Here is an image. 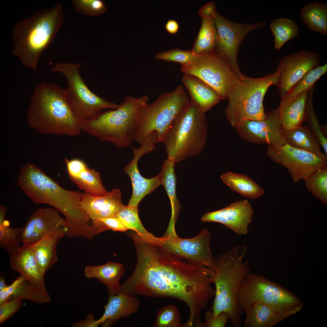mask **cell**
Segmentation results:
<instances>
[{
  "mask_svg": "<svg viewBox=\"0 0 327 327\" xmlns=\"http://www.w3.org/2000/svg\"><path fill=\"white\" fill-rule=\"evenodd\" d=\"M135 269L120 285V292L134 296L171 298L185 302L190 315H200L213 296V271L168 252L151 239L139 236L133 241Z\"/></svg>",
  "mask_w": 327,
  "mask_h": 327,
  "instance_id": "cell-1",
  "label": "cell"
},
{
  "mask_svg": "<svg viewBox=\"0 0 327 327\" xmlns=\"http://www.w3.org/2000/svg\"><path fill=\"white\" fill-rule=\"evenodd\" d=\"M17 185L35 204L49 205L64 215L68 236H80L89 229L90 219L81 207L83 193L80 191L62 188L31 162L21 168Z\"/></svg>",
  "mask_w": 327,
  "mask_h": 327,
  "instance_id": "cell-2",
  "label": "cell"
},
{
  "mask_svg": "<svg viewBox=\"0 0 327 327\" xmlns=\"http://www.w3.org/2000/svg\"><path fill=\"white\" fill-rule=\"evenodd\" d=\"M27 117L28 126L43 134L74 136L82 130L65 89L54 83H43L36 87Z\"/></svg>",
  "mask_w": 327,
  "mask_h": 327,
  "instance_id": "cell-3",
  "label": "cell"
},
{
  "mask_svg": "<svg viewBox=\"0 0 327 327\" xmlns=\"http://www.w3.org/2000/svg\"><path fill=\"white\" fill-rule=\"evenodd\" d=\"M64 20L58 4L15 23L12 31V54L22 65L36 70L41 53L53 41Z\"/></svg>",
  "mask_w": 327,
  "mask_h": 327,
  "instance_id": "cell-4",
  "label": "cell"
},
{
  "mask_svg": "<svg viewBox=\"0 0 327 327\" xmlns=\"http://www.w3.org/2000/svg\"><path fill=\"white\" fill-rule=\"evenodd\" d=\"M246 253L245 246H237L214 259L213 283L216 289L211 310L215 316L221 312H227L234 327L242 326L243 312L238 304V293L243 279L251 272L248 260L243 259Z\"/></svg>",
  "mask_w": 327,
  "mask_h": 327,
  "instance_id": "cell-5",
  "label": "cell"
},
{
  "mask_svg": "<svg viewBox=\"0 0 327 327\" xmlns=\"http://www.w3.org/2000/svg\"><path fill=\"white\" fill-rule=\"evenodd\" d=\"M149 100L147 95L137 98L129 95L118 108L107 110L94 119L82 124L81 130L101 143L110 142L119 148L129 147L135 140L137 111Z\"/></svg>",
  "mask_w": 327,
  "mask_h": 327,
  "instance_id": "cell-6",
  "label": "cell"
},
{
  "mask_svg": "<svg viewBox=\"0 0 327 327\" xmlns=\"http://www.w3.org/2000/svg\"><path fill=\"white\" fill-rule=\"evenodd\" d=\"M205 113L190 101L162 141L167 159L179 162L201 152L206 140L208 127Z\"/></svg>",
  "mask_w": 327,
  "mask_h": 327,
  "instance_id": "cell-7",
  "label": "cell"
},
{
  "mask_svg": "<svg viewBox=\"0 0 327 327\" xmlns=\"http://www.w3.org/2000/svg\"><path fill=\"white\" fill-rule=\"evenodd\" d=\"M190 99L181 85L160 95L155 101L147 103L137 111L135 141L142 144L152 132H156L158 143L162 142L169 128L188 106Z\"/></svg>",
  "mask_w": 327,
  "mask_h": 327,
  "instance_id": "cell-8",
  "label": "cell"
},
{
  "mask_svg": "<svg viewBox=\"0 0 327 327\" xmlns=\"http://www.w3.org/2000/svg\"><path fill=\"white\" fill-rule=\"evenodd\" d=\"M279 81L276 71L258 78L246 76L228 98L225 114L231 126L236 127L247 120H264L266 117L263 103L264 96L268 88L272 85L277 87Z\"/></svg>",
  "mask_w": 327,
  "mask_h": 327,
  "instance_id": "cell-9",
  "label": "cell"
},
{
  "mask_svg": "<svg viewBox=\"0 0 327 327\" xmlns=\"http://www.w3.org/2000/svg\"><path fill=\"white\" fill-rule=\"evenodd\" d=\"M82 63H56L51 69L65 77V89L70 105L81 124L99 116L105 109L114 110L120 104L104 99L93 92L81 77L79 71Z\"/></svg>",
  "mask_w": 327,
  "mask_h": 327,
  "instance_id": "cell-10",
  "label": "cell"
},
{
  "mask_svg": "<svg viewBox=\"0 0 327 327\" xmlns=\"http://www.w3.org/2000/svg\"><path fill=\"white\" fill-rule=\"evenodd\" d=\"M258 301L264 302L276 311L291 315L302 307L296 297L279 285L263 276L250 272L241 284L238 304L241 310L246 312L253 303Z\"/></svg>",
  "mask_w": 327,
  "mask_h": 327,
  "instance_id": "cell-11",
  "label": "cell"
},
{
  "mask_svg": "<svg viewBox=\"0 0 327 327\" xmlns=\"http://www.w3.org/2000/svg\"><path fill=\"white\" fill-rule=\"evenodd\" d=\"M180 70L184 74L194 76L209 85L221 100L228 98L240 81L226 57L215 49L197 54L193 60L182 66Z\"/></svg>",
  "mask_w": 327,
  "mask_h": 327,
  "instance_id": "cell-12",
  "label": "cell"
},
{
  "mask_svg": "<svg viewBox=\"0 0 327 327\" xmlns=\"http://www.w3.org/2000/svg\"><path fill=\"white\" fill-rule=\"evenodd\" d=\"M266 154L273 161L288 170L295 183L304 180L319 169L327 165V156L325 154L313 153L287 144L280 147L268 146Z\"/></svg>",
  "mask_w": 327,
  "mask_h": 327,
  "instance_id": "cell-13",
  "label": "cell"
},
{
  "mask_svg": "<svg viewBox=\"0 0 327 327\" xmlns=\"http://www.w3.org/2000/svg\"><path fill=\"white\" fill-rule=\"evenodd\" d=\"M211 233L204 229L197 236L189 239H182L177 234L153 236V240L171 253L191 263L205 266L214 271L215 262L210 249Z\"/></svg>",
  "mask_w": 327,
  "mask_h": 327,
  "instance_id": "cell-14",
  "label": "cell"
},
{
  "mask_svg": "<svg viewBox=\"0 0 327 327\" xmlns=\"http://www.w3.org/2000/svg\"><path fill=\"white\" fill-rule=\"evenodd\" d=\"M214 20L217 37L215 49L227 58L231 68L240 81L246 75L239 70L237 61L239 48L245 37L251 31L265 26V22L253 24L237 23L230 21L216 11Z\"/></svg>",
  "mask_w": 327,
  "mask_h": 327,
  "instance_id": "cell-15",
  "label": "cell"
},
{
  "mask_svg": "<svg viewBox=\"0 0 327 327\" xmlns=\"http://www.w3.org/2000/svg\"><path fill=\"white\" fill-rule=\"evenodd\" d=\"M320 58L316 52L301 50L283 57L276 72L279 76L277 86L280 97H285L310 70L319 66Z\"/></svg>",
  "mask_w": 327,
  "mask_h": 327,
  "instance_id": "cell-16",
  "label": "cell"
},
{
  "mask_svg": "<svg viewBox=\"0 0 327 327\" xmlns=\"http://www.w3.org/2000/svg\"><path fill=\"white\" fill-rule=\"evenodd\" d=\"M266 118L263 120H246L236 129L243 139L251 143L269 146L280 147L286 143L283 134L279 107L265 112Z\"/></svg>",
  "mask_w": 327,
  "mask_h": 327,
  "instance_id": "cell-17",
  "label": "cell"
},
{
  "mask_svg": "<svg viewBox=\"0 0 327 327\" xmlns=\"http://www.w3.org/2000/svg\"><path fill=\"white\" fill-rule=\"evenodd\" d=\"M64 219L54 207L39 208L32 213L24 226L21 238L24 244L31 246L61 227Z\"/></svg>",
  "mask_w": 327,
  "mask_h": 327,
  "instance_id": "cell-18",
  "label": "cell"
},
{
  "mask_svg": "<svg viewBox=\"0 0 327 327\" xmlns=\"http://www.w3.org/2000/svg\"><path fill=\"white\" fill-rule=\"evenodd\" d=\"M253 212L248 200L235 202L220 210L208 212L201 218L203 222L220 223L240 235L246 234Z\"/></svg>",
  "mask_w": 327,
  "mask_h": 327,
  "instance_id": "cell-19",
  "label": "cell"
},
{
  "mask_svg": "<svg viewBox=\"0 0 327 327\" xmlns=\"http://www.w3.org/2000/svg\"><path fill=\"white\" fill-rule=\"evenodd\" d=\"M137 148L132 147L134 158L124 169V171L131 179L133 192L127 206H138L141 200L147 195L151 193L161 184L160 173L150 179H146L140 173L138 168V162L143 155L150 153L152 147L148 143L145 142Z\"/></svg>",
  "mask_w": 327,
  "mask_h": 327,
  "instance_id": "cell-20",
  "label": "cell"
},
{
  "mask_svg": "<svg viewBox=\"0 0 327 327\" xmlns=\"http://www.w3.org/2000/svg\"><path fill=\"white\" fill-rule=\"evenodd\" d=\"M119 189H115L103 196L92 195L85 192L81 203L82 209L93 222L101 218L115 217L124 206Z\"/></svg>",
  "mask_w": 327,
  "mask_h": 327,
  "instance_id": "cell-21",
  "label": "cell"
},
{
  "mask_svg": "<svg viewBox=\"0 0 327 327\" xmlns=\"http://www.w3.org/2000/svg\"><path fill=\"white\" fill-rule=\"evenodd\" d=\"M9 263L10 268L23 276L29 283L48 293L45 274L40 268L30 246L24 244L16 254L10 256Z\"/></svg>",
  "mask_w": 327,
  "mask_h": 327,
  "instance_id": "cell-22",
  "label": "cell"
},
{
  "mask_svg": "<svg viewBox=\"0 0 327 327\" xmlns=\"http://www.w3.org/2000/svg\"><path fill=\"white\" fill-rule=\"evenodd\" d=\"M140 304L139 300L134 296L120 293L117 295L109 294L108 302L104 307V313L97 322L102 327H110L120 319L136 313Z\"/></svg>",
  "mask_w": 327,
  "mask_h": 327,
  "instance_id": "cell-23",
  "label": "cell"
},
{
  "mask_svg": "<svg viewBox=\"0 0 327 327\" xmlns=\"http://www.w3.org/2000/svg\"><path fill=\"white\" fill-rule=\"evenodd\" d=\"M65 235L64 228L61 227L30 246L40 268L45 274L58 260L56 246Z\"/></svg>",
  "mask_w": 327,
  "mask_h": 327,
  "instance_id": "cell-24",
  "label": "cell"
},
{
  "mask_svg": "<svg viewBox=\"0 0 327 327\" xmlns=\"http://www.w3.org/2000/svg\"><path fill=\"white\" fill-rule=\"evenodd\" d=\"M182 81L190 95V101L194 102L204 113L221 100L212 87L194 76L184 74Z\"/></svg>",
  "mask_w": 327,
  "mask_h": 327,
  "instance_id": "cell-25",
  "label": "cell"
},
{
  "mask_svg": "<svg viewBox=\"0 0 327 327\" xmlns=\"http://www.w3.org/2000/svg\"><path fill=\"white\" fill-rule=\"evenodd\" d=\"M124 272L122 264L110 261L99 266H87L84 269L87 278L97 279L106 286L109 294L112 295L119 293L120 281Z\"/></svg>",
  "mask_w": 327,
  "mask_h": 327,
  "instance_id": "cell-26",
  "label": "cell"
},
{
  "mask_svg": "<svg viewBox=\"0 0 327 327\" xmlns=\"http://www.w3.org/2000/svg\"><path fill=\"white\" fill-rule=\"evenodd\" d=\"M309 91L289 100H281L279 106V114L284 129L292 130L302 125Z\"/></svg>",
  "mask_w": 327,
  "mask_h": 327,
  "instance_id": "cell-27",
  "label": "cell"
},
{
  "mask_svg": "<svg viewBox=\"0 0 327 327\" xmlns=\"http://www.w3.org/2000/svg\"><path fill=\"white\" fill-rule=\"evenodd\" d=\"M245 313L244 327H271L291 315L276 311L260 301L253 303Z\"/></svg>",
  "mask_w": 327,
  "mask_h": 327,
  "instance_id": "cell-28",
  "label": "cell"
},
{
  "mask_svg": "<svg viewBox=\"0 0 327 327\" xmlns=\"http://www.w3.org/2000/svg\"><path fill=\"white\" fill-rule=\"evenodd\" d=\"M302 21L311 30L327 35V4L316 1L309 3L300 11Z\"/></svg>",
  "mask_w": 327,
  "mask_h": 327,
  "instance_id": "cell-29",
  "label": "cell"
},
{
  "mask_svg": "<svg viewBox=\"0 0 327 327\" xmlns=\"http://www.w3.org/2000/svg\"><path fill=\"white\" fill-rule=\"evenodd\" d=\"M175 163L173 161L167 159L164 163L160 173L161 184L164 187L170 201L172 213L168 228L172 230L175 229L176 222L181 208L176 195Z\"/></svg>",
  "mask_w": 327,
  "mask_h": 327,
  "instance_id": "cell-30",
  "label": "cell"
},
{
  "mask_svg": "<svg viewBox=\"0 0 327 327\" xmlns=\"http://www.w3.org/2000/svg\"><path fill=\"white\" fill-rule=\"evenodd\" d=\"M286 143L293 147L314 153H322L319 143L308 126L302 125L292 130L283 129Z\"/></svg>",
  "mask_w": 327,
  "mask_h": 327,
  "instance_id": "cell-31",
  "label": "cell"
},
{
  "mask_svg": "<svg viewBox=\"0 0 327 327\" xmlns=\"http://www.w3.org/2000/svg\"><path fill=\"white\" fill-rule=\"evenodd\" d=\"M223 183L232 190L247 198L255 199L265 193V190L250 177L244 174L227 172L221 176Z\"/></svg>",
  "mask_w": 327,
  "mask_h": 327,
  "instance_id": "cell-32",
  "label": "cell"
},
{
  "mask_svg": "<svg viewBox=\"0 0 327 327\" xmlns=\"http://www.w3.org/2000/svg\"><path fill=\"white\" fill-rule=\"evenodd\" d=\"M201 26L192 50L197 54L215 50L217 37L214 18H201Z\"/></svg>",
  "mask_w": 327,
  "mask_h": 327,
  "instance_id": "cell-33",
  "label": "cell"
},
{
  "mask_svg": "<svg viewBox=\"0 0 327 327\" xmlns=\"http://www.w3.org/2000/svg\"><path fill=\"white\" fill-rule=\"evenodd\" d=\"M269 27L274 37V47L277 51L286 42L297 36L299 32L296 22L286 18L276 19Z\"/></svg>",
  "mask_w": 327,
  "mask_h": 327,
  "instance_id": "cell-34",
  "label": "cell"
},
{
  "mask_svg": "<svg viewBox=\"0 0 327 327\" xmlns=\"http://www.w3.org/2000/svg\"><path fill=\"white\" fill-rule=\"evenodd\" d=\"M80 188L95 196H103L108 192L104 187L100 173L87 167L77 177L71 179Z\"/></svg>",
  "mask_w": 327,
  "mask_h": 327,
  "instance_id": "cell-35",
  "label": "cell"
},
{
  "mask_svg": "<svg viewBox=\"0 0 327 327\" xmlns=\"http://www.w3.org/2000/svg\"><path fill=\"white\" fill-rule=\"evenodd\" d=\"M327 72V63L322 66H319L310 70L281 100H289L309 91L315 85V82Z\"/></svg>",
  "mask_w": 327,
  "mask_h": 327,
  "instance_id": "cell-36",
  "label": "cell"
},
{
  "mask_svg": "<svg viewBox=\"0 0 327 327\" xmlns=\"http://www.w3.org/2000/svg\"><path fill=\"white\" fill-rule=\"evenodd\" d=\"M305 181L306 187L315 198L327 204V165L319 169Z\"/></svg>",
  "mask_w": 327,
  "mask_h": 327,
  "instance_id": "cell-37",
  "label": "cell"
},
{
  "mask_svg": "<svg viewBox=\"0 0 327 327\" xmlns=\"http://www.w3.org/2000/svg\"><path fill=\"white\" fill-rule=\"evenodd\" d=\"M16 299H26L40 304L47 303L51 300L49 294L43 292L27 280L21 283L16 288L8 301Z\"/></svg>",
  "mask_w": 327,
  "mask_h": 327,
  "instance_id": "cell-38",
  "label": "cell"
},
{
  "mask_svg": "<svg viewBox=\"0 0 327 327\" xmlns=\"http://www.w3.org/2000/svg\"><path fill=\"white\" fill-rule=\"evenodd\" d=\"M0 221V246L10 256L16 254L21 246L20 244L23 227L12 228Z\"/></svg>",
  "mask_w": 327,
  "mask_h": 327,
  "instance_id": "cell-39",
  "label": "cell"
},
{
  "mask_svg": "<svg viewBox=\"0 0 327 327\" xmlns=\"http://www.w3.org/2000/svg\"><path fill=\"white\" fill-rule=\"evenodd\" d=\"M127 230L130 229L141 236L150 237L154 236L144 227L138 215V206H124L116 215Z\"/></svg>",
  "mask_w": 327,
  "mask_h": 327,
  "instance_id": "cell-40",
  "label": "cell"
},
{
  "mask_svg": "<svg viewBox=\"0 0 327 327\" xmlns=\"http://www.w3.org/2000/svg\"><path fill=\"white\" fill-rule=\"evenodd\" d=\"M315 85L309 91L307 97L304 119V121L308 124V127L314 134L320 145L322 147L327 156V139L322 133L318 117L315 114L312 104V99Z\"/></svg>",
  "mask_w": 327,
  "mask_h": 327,
  "instance_id": "cell-41",
  "label": "cell"
},
{
  "mask_svg": "<svg viewBox=\"0 0 327 327\" xmlns=\"http://www.w3.org/2000/svg\"><path fill=\"white\" fill-rule=\"evenodd\" d=\"M181 318L177 306H167L157 312L154 327H182Z\"/></svg>",
  "mask_w": 327,
  "mask_h": 327,
  "instance_id": "cell-42",
  "label": "cell"
},
{
  "mask_svg": "<svg viewBox=\"0 0 327 327\" xmlns=\"http://www.w3.org/2000/svg\"><path fill=\"white\" fill-rule=\"evenodd\" d=\"M71 2L77 11L85 15L97 16L107 11L104 2L101 0H73Z\"/></svg>",
  "mask_w": 327,
  "mask_h": 327,
  "instance_id": "cell-43",
  "label": "cell"
},
{
  "mask_svg": "<svg viewBox=\"0 0 327 327\" xmlns=\"http://www.w3.org/2000/svg\"><path fill=\"white\" fill-rule=\"evenodd\" d=\"M197 55L191 50H183L175 48L157 53L155 58L156 59L162 60L168 62L178 63L182 66L193 60Z\"/></svg>",
  "mask_w": 327,
  "mask_h": 327,
  "instance_id": "cell-44",
  "label": "cell"
},
{
  "mask_svg": "<svg viewBox=\"0 0 327 327\" xmlns=\"http://www.w3.org/2000/svg\"><path fill=\"white\" fill-rule=\"evenodd\" d=\"M22 304L21 299L8 301L0 305V325L12 317L21 308Z\"/></svg>",
  "mask_w": 327,
  "mask_h": 327,
  "instance_id": "cell-45",
  "label": "cell"
},
{
  "mask_svg": "<svg viewBox=\"0 0 327 327\" xmlns=\"http://www.w3.org/2000/svg\"><path fill=\"white\" fill-rule=\"evenodd\" d=\"M205 321L203 327H224L230 319L229 314L226 312H221L215 316L213 312L207 311L205 313Z\"/></svg>",
  "mask_w": 327,
  "mask_h": 327,
  "instance_id": "cell-46",
  "label": "cell"
},
{
  "mask_svg": "<svg viewBox=\"0 0 327 327\" xmlns=\"http://www.w3.org/2000/svg\"><path fill=\"white\" fill-rule=\"evenodd\" d=\"M64 161L71 179L78 177L81 173L88 167L83 161L79 159L69 160L65 158Z\"/></svg>",
  "mask_w": 327,
  "mask_h": 327,
  "instance_id": "cell-47",
  "label": "cell"
},
{
  "mask_svg": "<svg viewBox=\"0 0 327 327\" xmlns=\"http://www.w3.org/2000/svg\"><path fill=\"white\" fill-rule=\"evenodd\" d=\"M26 280L25 278L21 275L10 285L8 286L0 292V305L8 301V298L16 288L21 283Z\"/></svg>",
  "mask_w": 327,
  "mask_h": 327,
  "instance_id": "cell-48",
  "label": "cell"
},
{
  "mask_svg": "<svg viewBox=\"0 0 327 327\" xmlns=\"http://www.w3.org/2000/svg\"><path fill=\"white\" fill-rule=\"evenodd\" d=\"M100 220L108 229L113 231L125 232L127 229L121 221L116 217L101 218Z\"/></svg>",
  "mask_w": 327,
  "mask_h": 327,
  "instance_id": "cell-49",
  "label": "cell"
},
{
  "mask_svg": "<svg viewBox=\"0 0 327 327\" xmlns=\"http://www.w3.org/2000/svg\"><path fill=\"white\" fill-rule=\"evenodd\" d=\"M215 3L209 2L202 6L199 10L198 14L201 18L210 17L213 18L216 11Z\"/></svg>",
  "mask_w": 327,
  "mask_h": 327,
  "instance_id": "cell-50",
  "label": "cell"
},
{
  "mask_svg": "<svg viewBox=\"0 0 327 327\" xmlns=\"http://www.w3.org/2000/svg\"><path fill=\"white\" fill-rule=\"evenodd\" d=\"M99 324L95 320L94 315L92 313L88 314L86 319L83 320L74 322L72 324L73 327H98Z\"/></svg>",
  "mask_w": 327,
  "mask_h": 327,
  "instance_id": "cell-51",
  "label": "cell"
},
{
  "mask_svg": "<svg viewBox=\"0 0 327 327\" xmlns=\"http://www.w3.org/2000/svg\"><path fill=\"white\" fill-rule=\"evenodd\" d=\"M167 31L171 34L177 33L179 29V25L177 22L173 19H170L167 22L165 25Z\"/></svg>",
  "mask_w": 327,
  "mask_h": 327,
  "instance_id": "cell-52",
  "label": "cell"
},
{
  "mask_svg": "<svg viewBox=\"0 0 327 327\" xmlns=\"http://www.w3.org/2000/svg\"><path fill=\"white\" fill-rule=\"evenodd\" d=\"M8 286L5 283V279L4 275L1 274L0 276V292Z\"/></svg>",
  "mask_w": 327,
  "mask_h": 327,
  "instance_id": "cell-53",
  "label": "cell"
}]
</instances>
